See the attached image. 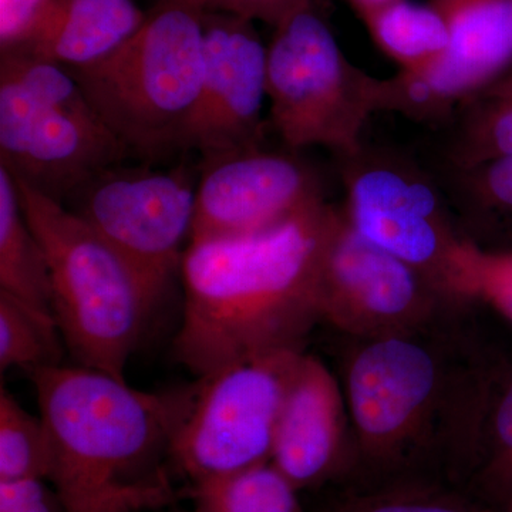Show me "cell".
Returning <instances> with one entry per match:
<instances>
[{"label":"cell","instance_id":"6da1fadb","mask_svg":"<svg viewBox=\"0 0 512 512\" xmlns=\"http://www.w3.org/2000/svg\"><path fill=\"white\" fill-rule=\"evenodd\" d=\"M471 306L404 332L346 338L340 383L362 485L470 483L504 365L474 329Z\"/></svg>","mask_w":512,"mask_h":512},{"label":"cell","instance_id":"7a4b0ae2","mask_svg":"<svg viewBox=\"0 0 512 512\" xmlns=\"http://www.w3.org/2000/svg\"><path fill=\"white\" fill-rule=\"evenodd\" d=\"M339 217L325 200L256 234L191 241L180 269L178 362L201 377L258 353L305 348L320 322V272Z\"/></svg>","mask_w":512,"mask_h":512},{"label":"cell","instance_id":"3957f363","mask_svg":"<svg viewBox=\"0 0 512 512\" xmlns=\"http://www.w3.org/2000/svg\"><path fill=\"white\" fill-rule=\"evenodd\" d=\"M52 444L49 483L66 512H146L178 500L171 443L185 390L150 393L90 369L29 372Z\"/></svg>","mask_w":512,"mask_h":512},{"label":"cell","instance_id":"277c9868","mask_svg":"<svg viewBox=\"0 0 512 512\" xmlns=\"http://www.w3.org/2000/svg\"><path fill=\"white\" fill-rule=\"evenodd\" d=\"M15 181L23 211L45 252L53 316L66 349L76 365L126 379L128 360L158 302L79 215Z\"/></svg>","mask_w":512,"mask_h":512},{"label":"cell","instance_id":"5b68a950","mask_svg":"<svg viewBox=\"0 0 512 512\" xmlns=\"http://www.w3.org/2000/svg\"><path fill=\"white\" fill-rule=\"evenodd\" d=\"M204 70L202 12L158 2L119 49L70 72L128 151L156 157L180 148Z\"/></svg>","mask_w":512,"mask_h":512},{"label":"cell","instance_id":"8992f818","mask_svg":"<svg viewBox=\"0 0 512 512\" xmlns=\"http://www.w3.org/2000/svg\"><path fill=\"white\" fill-rule=\"evenodd\" d=\"M127 153L69 69L2 52L0 157L16 180L63 202Z\"/></svg>","mask_w":512,"mask_h":512},{"label":"cell","instance_id":"52a82bcc","mask_svg":"<svg viewBox=\"0 0 512 512\" xmlns=\"http://www.w3.org/2000/svg\"><path fill=\"white\" fill-rule=\"evenodd\" d=\"M384 79L355 66L311 0L275 25L266 50V99L292 151L325 147L345 160L362 150L367 120L383 111Z\"/></svg>","mask_w":512,"mask_h":512},{"label":"cell","instance_id":"ba28073f","mask_svg":"<svg viewBox=\"0 0 512 512\" xmlns=\"http://www.w3.org/2000/svg\"><path fill=\"white\" fill-rule=\"evenodd\" d=\"M303 353L278 349L244 357L185 390L171 466L190 487L271 463L276 426Z\"/></svg>","mask_w":512,"mask_h":512},{"label":"cell","instance_id":"9c48e42d","mask_svg":"<svg viewBox=\"0 0 512 512\" xmlns=\"http://www.w3.org/2000/svg\"><path fill=\"white\" fill-rule=\"evenodd\" d=\"M346 220L357 234L427 276L453 301L468 238L440 187L413 164L387 154L343 160Z\"/></svg>","mask_w":512,"mask_h":512},{"label":"cell","instance_id":"30bf717a","mask_svg":"<svg viewBox=\"0 0 512 512\" xmlns=\"http://www.w3.org/2000/svg\"><path fill=\"white\" fill-rule=\"evenodd\" d=\"M79 215L160 302L192 238L195 190L187 171L107 168L72 197Z\"/></svg>","mask_w":512,"mask_h":512},{"label":"cell","instance_id":"8fae6325","mask_svg":"<svg viewBox=\"0 0 512 512\" xmlns=\"http://www.w3.org/2000/svg\"><path fill=\"white\" fill-rule=\"evenodd\" d=\"M463 305L357 234L340 208L320 272V322L348 339L377 338L419 328Z\"/></svg>","mask_w":512,"mask_h":512},{"label":"cell","instance_id":"7c38bea8","mask_svg":"<svg viewBox=\"0 0 512 512\" xmlns=\"http://www.w3.org/2000/svg\"><path fill=\"white\" fill-rule=\"evenodd\" d=\"M446 22L450 47L423 72L384 79L383 111L416 120L450 117L512 69V0H429Z\"/></svg>","mask_w":512,"mask_h":512},{"label":"cell","instance_id":"4fadbf2b","mask_svg":"<svg viewBox=\"0 0 512 512\" xmlns=\"http://www.w3.org/2000/svg\"><path fill=\"white\" fill-rule=\"evenodd\" d=\"M202 19L204 79L180 148L207 161L262 147L268 47L252 20L228 13H202Z\"/></svg>","mask_w":512,"mask_h":512},{"label":"cell","instance_id":"5bb4252c","mask_svg":"<svg viewBox=\"0 0 512 512\" xmlns=\"http://www.w3.org/2000/svg\"><path fill=\"white\" fill-rule=\"evenodd\" d=\"M320 201L315 171L292 154L259 147L211 158L195 190L191 241L256 234Z\"/></svg>","mask_w":512,"mask_h":512},{"label":"cell","instance_id":"9a60e30c","mask_svg":"<svg viewBox=\"0 0 512 512\" xmlns=\"http://www.w3.org/2000/svg\"><path fill=\"white\" fill-rule=\"evenodd\" d=\"M271 464L298 491L352 474V424L342 383L306 352L286 393Z\"/></svg>","mask_w":512,"mask_h":512},{"label":"cell","instance_id":"2e32d148","mask_svg":"<svg viewBox=\"0 0 512 512\" xmlns=\"http://www.w3.org/2000/svg\"><path fill=\"white\" fill-rule=\"evenodd\" d=\"M146 18L134 0H49L28 36L10 50L80 69L119 49Z\"/></svg>","mask_w":512,"mask_h":512},{"label":"cell","instance_id":"e0dca14e","mask_svg":"<svg viewBox=\"0 0 512 512\" xmlns=\"http://www.w3.org/2000/svg\"><path fill=\"white\" fill-rule=\"evenodd\" d=\"M0 291L53 315L45 252L23 211L15 178L3 165H0Z\"/></svg>","mask_w":512,"mask_h":512},{"label":"cell","instance_id":"ac0fdd59","mask_svg":"<svg viewBox=\"0 0 512 512\" xmlns=\"http://www.w3.org/2000/svg\"><path fill=\"white\" fill-rule=\"evenodd\" d=\"M375 45L402 72H423L447 55L446 22L431 3L390 0L360 18Z\"/></svg>","mask_w":512,"mask_h":512},{"label":"cell","instance_id":"d6986e66","mask_svg":"<svg viewBox=\"0 0 512 512\" xmlns=\"http://www.w3.org/2000/svg\"><path fill=\"white\" fill-rule=\"evenodd\" d=\"M457 170L458 222L483 248L512 249V156Z\"/></svg>","mask_w":512,"mask_h":512},{"label":"cell","instance_id":"ffe728a7","mask_svg":"<svg viewBox=\"0 0 512 512\" xmlns=\"http://www.w3.org/2000/svg\"><path fill=\"white\" fill-rule=\"evenodd\" d=\"M451 138L454 168L512 156V69L458 107Z\"/></svg>","mask_w":512,"mask_h":512},{"label":"cell","instance_id":"44dd1931","mask_svg":"<svg viewBox=\"0 0 512 512\" xmlns=\"http://www.w3.org/2000/svg\"><path fill=\"white\" fill-rule=\"evenodd\" d=\"M298 494L271 463L188 488L191 512H303Z\"/></svg>","mask_w":512,"mask_h":512},{"label":"cell","instance_id":"7402d4cb","mask_svg":"<svg viewBox=\"0 0 512 512\" xmlns=\"http://www.w3.org/2000/svg\"><path fill=\"white\" fill-rule=\"evenodd\" d=\"M466 490L495 510L512 494V366L503 365L495 380L480 456Z\"/></svg>","mask_w":512,"mask_h":512},{"label":"cell","instance_id":"603a6c76","mask_svg":"<svg viewBox=\"0 0 512 512\" xmlns=\"http://www.w3.org/2000/svg\"><path fill=\"white\" fill-rule=\"evenodd\" d=\"M66 348L52 313L0 291V370L59 365Z\"/></svg>","mask_w":512,"mask_h":512},{"label":"cell","instance_id":"cb8c5ba5","mask_svg":"<svg viewBox=\"0 0 512 512\" xmlns=\"http://www.w3.org/2000/svg\"><path fill=\"white\" fill-rule=\"evenodd\" d=\"M326 512H498L466 488L431 481L360 485Z\"/></svg>","mask_w":512,"mask_h":512},{"label":"cell","instance_id":"d4e9b609","mask_svg":"<svg viewBox=\"0 0 512 512\" xmlns=\"http://www.w3.org/2000/svg\"><path fill=\"white\" fill-rule=\"evenodd\" d=\"M52 444L42 417L0 389V483L49 480Z\"/></svg>","mask_w":512,"mask_h":512},{"label":"cell","instance_id":"484cf974","mask_svg":"<svg viewBox=\"0 0 512 512\" xmlns=\"http://www.w3.org/2000/svg\"><path fill=\"white\" fill-rule=\"evenodd\" d=\"M461 298L484 303L512 323V249L483 248L468 241L460 272Z\"/></svg>","mask_w":512,"mask_h":512},{"label":"cell","instance_id":"4316f807","mask_svg":"<svg viewBox=\"0 0 512 512\" xmlns=\"http://www.w3.org/2000/svg\"><path fill=\"white\" fill-rule=\"evenodd\" d=\"M160 3H174L202 13H228L252 22L276 25L286 13L301 5L305 0H158Z\"/></svg>","mask_w":512,"mask_h":512},{"label":"cell","instance_id":"83f0119b","mask_svg":"<svg viewBox=\"0 0 512 512\" xmlns=\"http://www.w3.org/2000/svg\"><path fill=\"white\" fill-rule=\"evenodd\" d=\"M0 512H66L59 494L46 480L0 483Z\"/></svg>","mask_w":512,"mask_h":512},{"label":"cell","instance_id":"f1b7e54d","mask_svg":"<svg viewBox=\"0 0 512 512\" xmlns=\"http://www.w3.org/2000/svg\"><path fill=\"white\" fill-rule=\"evenodd\" d=\"M49 0H0L2 52L23 42Z\"/></svg>","mask_w":512,"mask_h":512},{"label":"cell","instance_id":"f546056e","mask_svg":"<svg viewBox=\"0 0 512 512\" xmlns=\"http://www.w3.org/2000/svg\"><path fill=\"white\" fill-rule=\"evenodd\" d=\"M389 2L390 0H349L350 5L356 10L359 18Z\"/></svg>","mask_w":512,"mask_h":512},{"label":"cell","instance_id":"4dcf8cb0","mask_svg":"<svg viewBox=\"0 0 512 512\" xmlns=\"http://www.w3.org/2000/svg\"><path fill=\"white\" fill-rule=\"evenodd\" d=\"M498 512H512V494L505 500V503L498 508Z\"/></svg>","mask_w":512,"mask_h":512}]
</instances>
